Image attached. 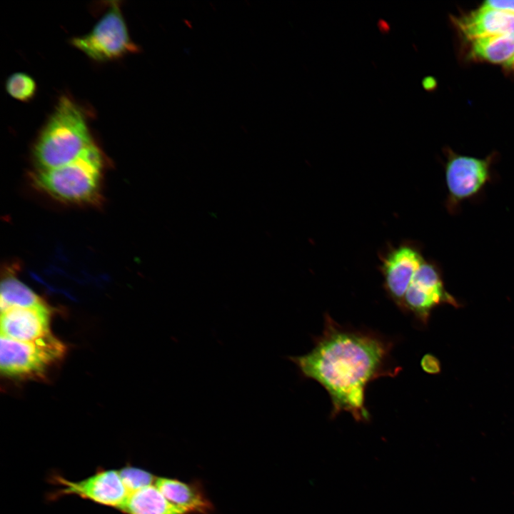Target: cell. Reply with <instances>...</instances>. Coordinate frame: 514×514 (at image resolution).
Masks as SVG:
<instances>
[{
    "mask_svg": "<svg viewBox=\"0 0 514 514\" xmlns=\"http://www.w3.org/2000/svg\"><path fill=\"white\" fill-rule=\"evenodd\" d=\"M392 348L393 343L376 332L340 325L326 314L313 348L287 358L302 377L316 381L327 391L331 418L348 412L356 421L367 423L371 420L365 405L367 386L381 377H394L400 370L393 364Z\"/></svg>",
    "mask_w": 514,
    "mask_h": 514,
    "instance_id": "1",
    "label": "cell"
},
{
    "mask_svg": "<svg viewBox=\"0 0 514 514\" xmlns=\"http://www.w3.org/2000/svg\"><path fill=\"white\" fill-rule=\"evenodd\" d=\"M53 480L60 487L54 498L74 495L120 509L128 495L119 470L101 469L79 481H71L59 475H54Z\"/></svg>",
    "mask_w": 514,
    "mask_h": 514,
    "instance_id": "7",
    "label": "cell"
},
{
    "mask_svg": "<svg viewBox=\"0 0 514 514\" xmlns=\"http://www.w3.org/2000/svg\"><path fill=\"white\" fill-rule=\"evenodd\" d=\"M423 369L430 373H437L440 371V363L437 358L430 355L425 356L422 361Z\"/></svg>",
    "mask_w": 514,
    "mask_h": 514,
    "instance_id": "19",
    "label": "cell"
},
{
    "mask_svg": "<svg viewBox=\"0 0 514 514\" xmlns=\"http://www.w3.org/2000/svg\"><path fill=\"white\" fill-rule=\"evenodd\" d=\"M45 302L26 285L10 276L2 280L1 284V311L11 308L38 306Z\"/></svg>",
    "mask_w": 514,
    "mask_h": 514,
    "instance_id": "15",
    "label": "cell"
},
{
    "mask_svg": "<svg viewBox=\"0 0 514 514\" xmlns=\"http://www.w3.org/2000/svg\"><path fill=\"white\" fill-rule=\"evenodd\" d=\"M505 66L510 69L514 70V55L511 58V59L507 64H505Z\"/></svg>",
    "mask_w": 514,
    "mask_h": 514,
    "instance_id": "20",
    "label": "cell"
},
{
    "mask_svg": "<svg viewBox=\"0 0 514 514\" xmlns=\"http://www.w3.org/2000/svg\"><path fill=\"white\" fill-rule=\"evenodd\" d=\"M458 307V301L446 291L438 268L424 261L415 273L398 308L426 326L432 311L441 304Z\"/></svg>",
    "mask_w": 514,
    "mask_h": 514,
    "instance_id": "6",
    "label": "cell"
},
{
    "mask_svg": "<svg viewBox=\"0 0 514 514\" xmlns=\"http://www.w3.org/2000/svg\"><path fill=\"white\" fill-rule=\"evenodd\" d=\"M93 142L85 115L68 96H61L34 147L39 170L66 165L78 158Z\"/></svg>",
    "mask_w": 514,
    "mask_h": 514,
    "instance_id": "2",
    "label": "cell"
},
{
    "mask_svg": "<svg viewBox=\"0 0 514 514\" xmlns=\"http://www.w3.org/2000/svg\"><path fill=\"white\" fill-rule=\"evenodd\" d=\"M381 260L383 288L398 308L415 273L425 261L417 248L408 243L389 249Z\"/></svg>",
    "mask_w": 514,
    "mask_h": 514,
    "instance_id": "8",
    "label": "cell"
},
{
    "mask_svg": "<svg viewBox=\"0 0 514 514\" xmlns=\"http://www.w3.org/2000/svg\"><path fill=\"white\" fill-rule=\"evenodd\" d=\"M490 159L454 155L445 166V179L451 203L476 194L490 178Z\"/></svg>",
    "mask_w": 514,
    "mask_h": 514,
    "instance_id": "9",
    "label": "cell"
},
{
    "mask_svg": "<svg viewBox=\"0 0 514 514\" xmlns=\"http://www.w3.org/2000/svg\"><path fill=\"white\" fill-rule=\"evenodd\" d=\"M0 368L8 377L40 378L61 360L65 345L51 333L39 339L21 341L1 336Z\"/></svg>",
    "mask_w": 514,
    "mask_h": 514,
    "instance_id": "4",
    "label": "cell"
},
{
    "mask_svg": "<svg viewBox=\"0 0 514 514\" xmlns=\"http://www.w3.org/2000/svg\"><path fill=\"white\" fill-rule=\"evenodd\" d=\"M6 90L11 97L21 101H28L34 96L36 84L28 74L16 72L8 77Z\"/></svg>",
    "mask_w": 514,
    "mask_h": 514,
    "instance_id": "16",
    "label": "cell"
},
{
    "mask_svg": "<svg viewBox=\"0 0 514 514\" xmlns=\"http://www.w3.org/2000/svg\"><path fill=\"white\" fill-rule=\"evenodd\" d=\"M71 44L96 61L119 59L138 51L131 40L119 2L112 1L109 8L86 34L73 37Z\"/></svg>",
    "mask_w": 514,
    "mask_h": 514,
    "instance_id": "5",
    "label": "cell"
},
{
    "mask_svg": "<svg viewBox=\"0 0 514 514\" xmlns=\"http://www.w3.org/2000/svg\"><path fill=\"white\" fill-rule=\"evenodd\" d=\"M155 485L166 498L186 514H211L214 506L198 480L186 483L178 479L157 478Z\"/></svg>",
    "mask_w": 514,
    "mask_h": 514,
    "instance_id": "11",
    "label": "cell"
},
{
    "mask_svg": "<svg viewBox=\"0 0 514 514\" xmlns=\"http://www.w3.org/2000/svg\"><path fill=\"white\" fill-rule=\"evenodd\" d=\"M458 29L468 39L494 35H510L514 37V14L483 9L456 18Z\"/></svg>",
    "mask_w": 514,
    "mask_h": 514,
    "instance_id": "12",
    "label": "cell"
},
{
    "mask_svg": "<svg viewBox=\"0 0 514 514\" xmlns=\"http://www.w3.org/2000/svg\"><path fill=\"white\" fill-rule=\"evenodd\" d=\"M480 7L514 14V0H488Z\"/></svg>",
    "mask_w": 514,
    "mask_h": 514,
    "instance_id": "18",
    "label": "cell"
},
{
    "mask_svg": "<svg viewBox=\"0 0 514 514\" xmlns=\"http://www.w3.org/2000/svg\"><path fill=\"white\" fill-rule=\"evenodd\" d=\"M126 514H186L154 485L129 493L120 508Z\"/></svg>",
    "mask_w": 514,
    "mask_h": 514,
    "instance_id": "13",
    "label": "cell"
},
{
    "mask_svg": "<svg viewBox=\"0 0 514 514\" xmlns=\"http://www.w3.org/2000/svg\"><path fill=\"white\" fill-rule=\"evenodd\" d=\"M103 157L94 143L78 158L56 168L38 170L35 186L51 196L68 203H86L99 195Z\"/></svg>",
    "mask_w": 514,
    "mask_h": 514,
    "instance_id": "3",
    "label": "cell"
},
{
    "mask_svg": "<svg viewBox=\"0 0 514 514\" xmlns=\"http://www.w3.org/2000/svg\"><path fill=\"white\" fill-rule=\"evenodd\" d=\"M119 473L128 494L154 485L157 479L148 471L133 466L124 467L119 470Z\"/></svg>",
    "mask_w": 514,
    "mask_h": 514,
    "instance_id": "17",
    "label": "cell"
},
{
    "mask_svg": "<svg viewBox=\"0 0 514 514\" xmlns=\"http://www.w3.org/2000/svg\"><path fill=\"white\" fill-rule=\"evenodd\" d=\"M1 336L21 341L39 339L49 333L51 310L46 303L1 311Z\"/></svg>",
    "mask_w": 514,
    "mask_h": 514,
    "instance_id": "10",
    "label": "cell"
},
{
    "mask_svg": "<svg viewBox=\"0 0 514 514\" xmlns=\"http://www.w3.org/2000/svg\"><path fill=\"white\" fill-rule=\"evenodd\" d=\"M470 54L475 59L494 64H507L514 55V37L494 35L471 41Z\"/></svg>",
    "mask_w": 514,
    "mask_h": 514,
    "instance_id": "14",
    "label": "cell"
}]
</instances>
